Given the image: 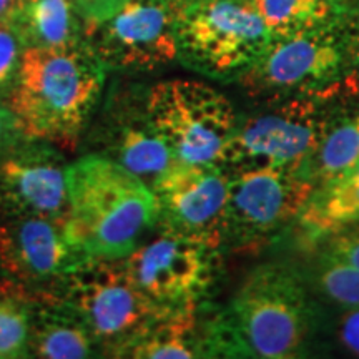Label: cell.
Segmentation results:
<instances>
[{
  "instance_id": "6da1fadb",
  "label": "cell",
  "mask_w": 359,
  "mask_h": 359,
  "mask_svg": "<svg viewBox=\"0 0 359 359\" xmlns=\"http://www.w3.org/2000/svg\"><path fill=\"white\" fill-rule=\"evenodd\" d=\"M321 304L285 263L253 268L230 304L200 323L203 358L308 356L320 336Z\"/></svg>"
},
{
  "instance_id": "7a4b0ae2",
  "label": "cell",
  "mask_w": 359,
  "mask_h": 359,
  "mask_svg": "<svg viewBox=\"0 0 359 359\" xmlns=\"http://www.w3.org/2000/svg\"><path fill=\"white\" fill-rule=\"evenodd\" d=\"M105 67L88 43L27 47L6 100L22 137L69 147L77 142L100 98Z\"/></svg>"
},
{
  "instance_id": "3957f363",
  "label": "cell",
  "mask_w": 359,
  "mask_h": 359,
  "mask_svg": "<svg viewBox=\"0 0 359 359\" xmlns=\"http://www.w3.org/2000/svg\"><path fill=\"white\" fill-rule=\"evenodd\" d=\"M358 107V70L318 92L269 102L268 110L238 120L219 167L226 173L271 168L303 175L327 128Z\"/></svg>"
},
{
  "instance_id": "277c9868",
  "label": "cell",
  "mask_w": 359,
  "mask_h": 359,
  "mask_svg": "<svg viewBox=\"0 0 359 359\" xmlns=\"http://www.w3.org/2000/svg\"><path fill=\"white\" fill-rule=\"evenodd\" d=\"M67 180V222L85 257H128L156 223L151 188L109 156H82L69 165Z\"/></svg>"
},
{
  "instance_id": "5b68a950",
  "label": "cell",
  "mask_w": 359,
  "mask_h": 359,
  "mask_svg": "<svg viewBox=\"0 0 359 359\" xmlns=\"http://www.w3.org/2000/svg\"><path fill=\"white\" fill-rule=\"evenodd\" d=\"M273 40L248 0H187L178 8V60L205 77L240 80Z\"/></svg>"
},
{
  "instance_id": "8992f818",
  "label": "cell",
  "mask_w": 359,
  "mask_h": 359,
  "mask_svg": "<svg viewBox=\"0 0 359 359\" xmlns=\"http://www.w3.org/2000/svg\"><path fill=\"white\" fill-rule=\"evenodd\" d=\"M60 298L79 314L97 346L120 356L161 311L137 288L123 258L88 257L58 281Z\"/></svg>"
},
{
  "instance_id": "52a82bcc",
  "label": "cell",
  "mask_w": 359,
  "mask_h": 359,
  "mask_svg": "<svg viewBox=\"0 0 359 359\" xmlns=\"http://www.w3.org/2000/svg\"><path fill=\"white\" fill-rule=\"evenodd\" d=\"M147 114L175 161L217 167L240 120L222 92L187 79L148 90Z\"/></svg>"
},
{
  "instance_id": "ba28073f",
  "label": "cell",
  "mask_w": 359,
  "mask_h": 359,
  "mask_svg": "<svg viewBox=\"0 0 359 359\" xmlns=\"http://www.w3.org/2000/svg\"><path fill=\"white\" fill-rule=\"evenodd\" d=\"M222 245L160 228L123 258L137 288L161 311L198 309L223 269Z\"/></svg>"
},
{
  "instance_id": "9c48e42d",
  "label": "cell",
  "mask_w": 359,
  "mask_h": 359,
  "mask_svg": "<svg viewBox=\"0 0 359 359\" xmlns=\"http://www.w3.org/2000/svg\"><path fill=\"white\" fill-rule=\"evenodd\" d=\"M353 65L351 34L333 20L275 39L240 82L251 97L273 102L318 92L353 72Z\"/></svg>"
},
{
  "instance_id": "30bf717a",
  "label": "cell",
  "mask_w": 359,
  "mask_h": 359,
  "mask_svg": "<svg viewBox=\"0 0 359 359\" xmlns=\"http://www.w3.org/2000/svg\"><path fill=\"white\" fill-rule=\"evenodd\" d=\"M230 175L224 245L255 251L298 222L314 183L288 170H245Z\"/></svg>"
},
{
  "instance_id": "8fae6325",
  "label": "cell",
  "mask_w": 359,
  "mask_h": 359,
  "mask_svg": "<svg viewBox=\"0 0 359 359\" xmlns=\"http://www.w3.org/2000/svg\"><path fill=\"white\" fill-rule=\"evenodd\" d=\"M177 0H128L87 30V43L105 69L147 72L178 60Z\"/></svg>"
},
{
  "instance_id": "7c38bea8",
  "label": "cell",
  "mask_w": 359,
  "mask_h": 359,
  "mask_svg": "<svg viewBox=\"0 0 359 359\" xmlns=\"http://www.w3.org/2000/svg\"><path fill=\"white\" fill-rule=\"evenodd\" d=\"M228 190L230 175L222 167L175 161L151 185L156 205L155 224L224 246Z\"/></svg>"
},
{
  "instance_id": "4fadbf2b",
  "label": "cell",
  "mask_w": 359,
  "mask_h": 359,
  "mask_svg": "<svg viewBox=\"0 0 359 359\" xmlns=\"http://www.w3.org/2000/svg\"><path fill=\"white\" fill-rule=\"evenodd\" d=\"M67 168L64 158L47 142L22 137L0 160V215L67 217Z\"/></svg>"
},
{
  "instance_id": "5bb4252c",
  "label": "cell",
  "mask_w": 359,
  "mask_h": 359,
  "mask_svg": "<svg viewBox=\"0 0 359 359\" xmlns=\"http://www.w3.org/2000/svg\"><path fill=\"white\" fill-rule=\"evenodd\" d=\"M85 258L72 240L67 217H15L0 224V269L12 281L58 283Z\"/></svg>"
},
{
  "instance_id": "9a60e30c",
  "label": "cell",
  "mask_w": 359,
  "mask_h": 359,
  "mask_svg": "<svg viewBox=\"0 0 359 359\" xmlns=\"http://www.w3.org/2000/svg\"><path fill=\"white\" fill-rule=\"evenodd\" d=\"M105 151L103 155L137 175L150 188L175 163L148 118L147 98L143 105L130 95L115 98L107 120Z\"/></svg>"
},
{
  "instance_id": "2e32d148",
  "label": "cell",
  "mask_w": 359,
  "mask_h": 359,
  "mask_svg": "<svg viewBox=\"0 0 359 359\" xmlns=\"http://www.w3.org/2000/svg\"><path fill=\"white\" fill-rule=\"evenodd\" d=\"M95 341L77 313L60 294L34 293L30 311L29 356L42 359H83L93 356Z\"/></svg>"
},
{
  "instance_id": "e0dca14e",
  "label": "cell",
  "mask_w": 359,
  "mask_h": 359,
  "mask_svg": "<svg viewBox=\"0 0 359 359\" xmlns=\"http://www.w3.org/2000/svg\"><path fill=\"white\" fill-rule=\"evenodd\" d=\"M356 223H359V163L314 188L296 222L303 241L308 245Z\"/></svg>"
},
{
  "instance_id": "ac0fdd59",
  "label": "cell",
  "mask_w": 359,
  "mask_h": 359,
  "mask_svg": "<svg viewBox=\"0 0 359 359\" xmlns=\"http://www.w3.org/2000/svg\"><path fill=\"white\" fill-rule=\"evenodd\" d=\"M12 24L25 48H72L87 43V24L72 0H24Z\"/></svg>"
},
{
  "instance_id": "d6986e66",
  "label": "cell",
  "mask_w": 359,
  "mask_h": 359,
  "mask_svg": "<svg viewBox=\"0 0 359 359\" xmlns=\"http://www.w3.org/2000/svg\"><path fill=\"white\" fill-rule=\"evenodd\" d=\"M198 309L161 313L125 349L122 358L191 359L203 358Z\"/></svg>"
},
{
  "instance_id": "ffe728a7",
  "label": "cell",
  "mask_w": 359,
  "mask_h": 359,
  "mask_svg": "<svg viewBox=\"0 0 359 359\" xmlns=\"http://www.w3.org/2000/svg\"><path fill=\"white\" fill-rule=\"evenodd\" d=\"M359 163V107L327 128L303 175L314 187L348 172Z\"/></svg>"
},
{
  "instance_id": "44dd1931",
  "label": "cell",
  "mask_w": 359,
  "mask_h": 359,
  "mask_svg": "<svg viewBox=\"0 0 359 359\" xmlns=\"http://www.w3.org/2000/svg\"><path fill=\"white\" fill-rule=\"evenodd\" d=\"M316 299L333 308H359V269L316 250L308 266L298 269Z\"/></svg>"
},
{
  "instance_id": "7402d4cb",
  "label": "cell",
  "mask_w": 359,
  "mask_h": 359,
  "mask_svg": "<svg viewBox=\"0 0 359 359\" xmlns=\"http://www.w3.org/2000/svg\"><path fill=\"white\" fill-rule=\"evenodd\" d=\"M273 37L316 29L336 20V13L325 0H248Z\"/></svg>"
},
{
  "instance_id": "603a6c76",
  "label": "cell",
  "mask_w": 359,
  "mask_h": 359,
  "mask_svg": "<svg viewBox=\"0 0 359 359\" xmlns=\"http://www.w3.org/2000/svg\"><path fill=\"white\" fill-rule=\"evenodd\" d=\"M34 293L22 283L0 281V359L29 356Z\"/></svg>"
},
{
  "instance_id": "cb8c5ba5",
  "label": "cell",
  "mask_w": 359,
  "mask_h": 359,
  "mask_svg": "<svg viewBox=\"0 0 359 359\" xmlns=\"http://www.w3.org/2000/svg\"><path fill=\"white\" fill-rule=\"evenodd\" d=\"M321 326L320 333L330 336L334 346L341 351L359 358V308H334V314L331 316L321 306Z\"/></svg>"
},
{
  "instance_id": "d4e9b609",
  "label": "cell",
  "mask_w": 359,
  "mask_h": 359,
  "mask_svg": "<svg viewBox=\"0 0 359 359\" xmlns=\"http://www.w3.org/2000/svg\"><path fill=\"white\" fill-rule=\"evenodd\" d=\"M24 48L13 24L0 22V100L6 102L15 85Z\"/></svg>"
},
{
  "instance_id": "484cf974",
  "label": "cell",
  "mask_w": 359,
  "mask_h": 359,
  "mask_svg": "<svg viewBox=\"0 0 359 359\" xmlns=\"http://www.w3.org/2000/svg\"><path fill=\"white\" fill-rule=\"evenodd\" d=\"M313 246H316L321 253L338 258L359 269V223L321 238Z\"/></svg>"
},
{
  "instance_id": "4316f807",
  "label": "cell",
  "mask_w": 359,
  "mask_h": 359,
  "mask_svg": "<svg viewBox=\"0 0 359 359\" xmlns=\"http://www.w3.org/2000/svg\"><path fill=\"white\" fill-rule=\"evenodd\" d=\"M127 2L128 0H72L80 17L87 24V30L90 27L98 25L103 20L110 19Z\"/></svg>"
},
{
  "instance_id": "83f0119b",
  "label": "cell",
  "mask_w": 359,
  "mask_h": 359,
  "mask_svg": "<svg viewBox=\"0 0 359 359\" xmlns=\"http://www.w3.org/2000/svg\"><path fill=\"white\" fill-rule=\"evenodd\" d=\"M22 138V133L17 127V120L7 103L0 100V160L7 155V151Z\"/></svg>"
},
{
  "instance_id": "f1b7e54d",
  "label": "cell",
  "mask_w": 359,
  "mask_h": 359,
  "mask_svg": "<svg viewBox=\"0 0 359 359\" xmlns=\"http://www.w3.org/2000/svg\"><path fill=\"white\" fill-rule=\"evenodd\" d=\"M336 17L359 15V0H325Z\"/></svg>"
},
{
  "instance_id": "f546056e",
  "label": "cell",
  "mask_w": 359,
  "mask_h": 359,
  "mask_svg": "<svg viewBox=\"0 0 359 359\" xmlns=\"http://www.w3.org/2000/svg\"><path fill=\"white\" fill-rule=\"evenodd\" d=\"M20 7V0H0V22L12 24Z\"/></svg>"
},
{
  "instance_id": "4dcf8cb0",
  "label": "cell",
  "mask_w": 359,
  "mask_h": 359,
  "mask_svg": "<svg viewBox=\"0 0 359 359\" xmlns=\"http://www.w3.org/2000/svg\"><path fill=\"white\" fill-rule=\"evenodd\" d=\"M351 45H353V57H354V67L359 72V34L351 35Z\"/></svg>"
},
{
  "instance_id": "1f68e13d",
  "label": "cell",
  "mask_w": 359,
  "mask_h": 359,
  "mask_svg": "<svg viewBox=\"0 0 359 359\" xmlns=\"http://www.w3.org/2000/svg\"><path fill=\"white\" fill-rule=\"evenodd\" d=\"M177 2L180 4V6H183V4H185V2H187V0H177Z\"/></svg>"
},
{
  "instance_id": "d6a6232c",
  "label": "cell",
  "mask_w": 359,
  "mask_h": 359,
  "mask_svg": "<svg viewBox=\"0 0 359 359\" xmlns=\"http://www.w3.org/2000/svg\"><path fill=\"white\" fill-rule=\"evenodd\" d=\"M22 2H24V0H20V4H22Z\"/></svg>"
}]
</instances>
